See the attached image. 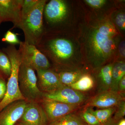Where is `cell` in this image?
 <instances>
[{"label":"cell","mask_w":125,"mask_h":125,"mask_svg":"<svg viewBox=\"0 0 125 125\" xmlns=\"http://www.w3.org/2000/svg\"><path fill=\"white\" fill-rule=\"evenodd\" d=\"M36 47L57 65L65 64L74 53L73 46L69 40L48 32L45 33Z\"/></svg>","instance_id":"1"},{"label":"cell","mask_w":125,"mask_h":125,"mask_svg":"<svg viewBox=\"0 0 125 125\" xmlns=\"http://www.w3.org/2000/svg\"><path fill=\"white\" fill-rule=\"evenodd\" d=\"M9 57L11 65V73L8 79L6 93L0 102V112L10 104L25 100L21 92L19 83V74L22 58L19 51L15 45H10L3 49Z\"/></svg>","instance_id":"2"},{"label":"cell","mask_w":125,"mask_h":125,"mask_svg":"<svg viewBox=\"0 0 125 125\" xmlns=\"http://www.w3.org/2000/svg\"><path fill=\"white\" fill-rule=\"evenodd\" d=\"M89 45L92 54L91 59L94 68H100L109 59L116 49V43L114 37L104 35L97 28L89 35Z\"/></svg>","instance_id":"3"},{"label":"cell","mask_w":125,"mask_h":125,"mask_svg":"<svg viewBox=\"0 0 125 125\" xmlns=\"http://www.w3.org/2000/svg\"><path fill=\"white\" fill-rule=\"evenodd\" d=\"M47 2L40 0L27 17L21 21L19 28L24 33L25 42L36 46L45 33L43 11Z\"/></svg>","instance_id":"4"},{"label":"cell","mask_w":125,"mask_h":125,"mask_svg":"<svg viewBox=\"0 0 125 125\" xmlns=\"http://www.w3.org/2000/svg\"><path fill=\"white\" fill-rule=\"evenodd\" d=\"M37 81L35 70L22 61L19 71V86L25 99L34 102L43 97V93L39 89Z\"/></svg>","instance_id":"5"},{"label":"cell","mask_w":125,"mask_h":125,"mask_svg":"<svg viewBox=\"0 0 125 125\" xmlns=\"http://www.w3.org/2000/svg\"><path fill=\"white\" fill-rule=\"evenodd\" d=\"M22 61L34 69H51V63L49 60L36 46L21 42L19 49Z\"/></svg>","instance_id":"6"},{"label":"cell","mask_w":125,"mask_h":125,"mask_svg":"<svg viewBox=\"0 0 125 125\" xmlns=\"http://www.w3.org/2000/svg\"><path fill=\"white\" fill-rule=\"evenodd\" d=\"M68 8L66 2L63 0H51L46 3L43 11L44 27L60 24L65 19Z\"/></svg>","instance_id":"7"},{"label":"cell","mask_w":125,"mask_h":125,"mask_svg":"<svg viewBox=\"0 0 125 125\" xmlns=\"http://www.w3.org/2000/svg\"><path fill=\"white\" fill-rule=\"evenodd\" d=\"M45 98L71 105L80 106L88 100L83 92L64 86L51 93H43Z\"/></svg>","instance_id":"8"},{"label":"cell","mask_w":125,"mask_h":125,"mask_svg":"<svg viewBox=\"0 0 125 125\" xmlns=\"http://www.w3.org/2000/svg\"><path fill=\"white\" fill-rule=\"evenodd\" d=\"M23 0H0V20L10 21L13 28H19L21 22V9Z\"/></svg>","instance_id":"9"},{"label":"cell","mask_w":125,"mask_h":125,"mask_svg":"<svg viewBox=\"0 0 125 125\" xmlns=\"http://www.w3.org/2000/svg\"><path fill=\"white\" fill-rule=\"evenodd\" d=\"M42 105L50 123L66 115L73 113L80 107V106L69 105L45 98L42 101Z\"/></svg>","instance_id":"10"},{"label":"cell","mask_w":125,"mask_h":125,"mask_svg":"<svg viewBox=\"0 0 125 125\" xmlns=\"http://www.w3.org/2000/svg\"><path fill=\"white\" fill-rule=\"evenodd\" d=\"M123 100H125V93L109 90L98 93L90 99L85 107H96L101 109L116 107Z\"/></svg>","instance_id":"11"},{"label":"cell","mask_w":125,"mask_h":125,"mask_svg":"<svg viewBox=\"0 0 125 125\" xmlns=\"http://www.w3.org/2000/svg\"><path fill=\"white\" fill-rule=\"evenodd\" d=\"M19 121L21 125H47L48 122L44 109L34 101L27 103Z\"/></svg>","instance_id":"12"},{"label":"cell","mask_w":125,"mask_h":125,"mask_svg":"<svg viewBox=\"0 0 125 125\" xmlns=\"http://www.w3.org/2000/svg\"><path fill=\"white\" fill-rule=\"evenodd\" d=\"M28 103L25 100L14 102L0 112V125H14L20 119Z\"/></svg>","instance_id":"13"},{"label":"cell","mask_w":125,"mask_h":125,"mask_svg":"<svg viewBox=\"0 0 125 125\" xmlns=\"http://www.w3.org/2000/svg\"><path fill=\"white\" fill-rule=\"evenodd\" d=\"M37 81L43 93H51L64 87L60 81L58 74L51 69L37 71Z\"/></svg>","instance_id":"14"},{"label":"cell","mask_w":125,"mask_h":125,"mask_svg":"<svg viewBox=\"0 0 125 125\" xmlns=\"http://www.w3.org/2000/svg\"><path fill=\"white\" fill-rule=\"evenodd\" d=\"M113 63H109L100 67L97 76L98 93L111 90Z\"/></svg>","instance_id":"15"},{"label":"cell","mask_w":125,"mask_h":125,"mask_svg":"<svg viewBox=\"0 0 125 125\" xmlns=\"http://www.w3.org/2000/svg\"><path fill=\"white\" fill-rule=\"evenodd\" d=\"M125 76V63L121 61L113 64L112 72V81L111 90L118 92L119 82Z\"/></svg>","instance_id":"16"},{"label":"cell","mask_w":125,"mask_h":125,"mask_svg":"<svg viewBox=\"0 0 125 125\" xmlns=\"http://www.w3.org/2000/svg\"><path fill=\"white\" fill-rule=\"evenodd\" d=\"M94 84L95 82L93 77L88 74H84L69 87L79 92H84L93 89Z\"/></svg>","instance_id":"17"},{"label":"cell","mask_w":125,"mask_h":125,"mask_svg":"<svg viewBox=\"0 0 125 125\" xmlns=\"http://www.w3.org/2000/svg\"><path fill=\"white\" fill-rule=\"evenodd\" d=\"M58 74L62 84L68 87L76 82L83 74L80 70L62 71Z\"/></svg>","instance_id":"18"},{"label":"cell","mask_w":125,"mask_h":125,"mask_svg":"<svg viewBox=\"0 0 125 125\" xmlns=\"http://www.w3.org/2000/svg\"><path fill=\"white\" fill-rule=\"evenodd\" d=\"M80 116L71 113L66 115L50 125H87Z\"/></svg>","instance_id":"19"},{"label":"cell","mask_w":125,"mask_h":125,"mask_svg":"<svg viewBox=\"0 0 125 125\" xmlns=\"http://www.w3.org/2000/svg\"><path fill=\"white\" fill-rule=\"evenodd\" d=\"M92 114L95 116L101 125L106 123L112 117L116 109V107L98 109L94 111L91 107H86Z\"/></svg>","instance_id":"20"},{"label":"cell","mask_w":125,"mask_h":125,"mask_svg":"<svg viewBox=\"0 0 125 125\" xmlns=\"http://www.w3.org/2000/svg\"><path fill=\"white\" fill-rule=\"evenodd\" d=\"M11 65L9 57L3 51L0 50V71L6 76L10 77Z\"/></svg>","instance_id":"21"},{"label":"cell","mask_w":125,"mask_h":125,"mask_svg":"<svg viewBox=\"0 0 125 125\" xmlns=\"http://www.w3.org/2000/svg\"><path fill=\"white\" fill-rule=\"evenodd\" d=\"M40 0H23L21 9V21L27 17Z\"/></svg>","instance_id":"22"},{"label":"cell","mask_w":125,"mask_h":125,"mask_svg":"<svg viewBox=\"0 0 125 125\" xmlns=\"http://www.w3.org/2000/svg\"><path fill=\"white\" fill-rule=\"evenodd\" d=\"M96 28L99 32L110 37H114L118 34L115 28L110 23L102 24Z\"/></svg>","instance_id":"23"},{"label":"cell","mask_w":125,"mask_h":125,"mask_svg":"<svg viewBox=\"0 0 125 125\" xmlns=\"http://www.w3.org/2000/svg\"><path fill=\"white\" fill-rule=\"evenodd\" d=\"M80 116L88 125H102L98 119L87 108L81 114Z\"/></svg>","instance_id":"24"},{"label":"cell","mask_w":125,"mask_h":125,"mask_svg":"<svg viewBox=\"0 0 125 125\" xmlns=\"http://www.w3.org/2000/svg\"><path fill=\"white\" fill-rule=\"evenodd\" d=\"M17 34L10 30H8L5 34L4 37L2 38V41L8 43L10 45H20L21 42L18 39Z\"/></svg>","instance_id":"25"},{"label":"cell","mask_w":125,"mask_h":125,"mask_svg":"<svg viewBox=\"0 0 125 125\" xmlns=\"http://www.w3.org/2000/svg\"><path fill=\"white\" fill-rule=\"evenodd\" d=\"M114 117H113L114 120L117 122L124 118L125 115V101H122L116 107Z\"/></svg>","instance_id":"26"},{"label":"cell","mask_w":125,"mask_h":125,"mask_svg":"<svg viewBox=\"0 0 125 125\" xmlns=\"http://www.w3.org/2000/svg\"><path fill=\"white\" fill-rule=\"evenodd\" d=\"M115 22L117 27L122 30L125 29V15L123 12H120L116 15Z\"/></svg>","instance_id":"27"},{"label":"cell","mask_w":125,"mask_h":125,"mask_svg":"<svg viewBox=\"0 0 125 125\" xmlns=\"http://www.w3.org/2000/svg\"><path fill=\"white\" fill-rule=\"evenodd\" d=\"M84 1L92 8L98 9L105 4L107 1L105 0H85Z\"/></svg>","instance_id":"28"},{"label":"cell","mask_w":125,"mask_h":125,"mask_svg":"<svg viewBox=\"0 0 125 125\" xmlns=\"http://www.w3.org/2000/svg\"><path fill=\"white\" fill-rule=\"evenodd\" d=\"M7 85L4 79L0 78V99H2L6 93Z\"/></svg>","instance_id":"29"},{"label":"cell","mask_w":125,"mask_h":125,"mask_svg":"<svg viewBox=\"0 0 125 125\" xmlns=\"http://www.w3.org/2000/svg\"><path fill=\"white\" fill-rule=\"evenodd\" d=\"M125 76L120 81L118 86V92L120 93H125Z\"/></svg>","instance_id":"30"},{"label":"cell","mask_w":125,"mask_h":125,"mask_svg":"<svg viewBox=\"0 0 125 125\" xmlns=\"http://www.w3.org/2000/svg\"><path fill=\"white\" fill-rule=\"evenodd\" d=\"M125 41H123L119 44L118 46V51L121 57L125 58Z\"/></svg>","instance_id":"31"},{"label":"cell","mask_w":125,"mask_h":125,"mask_svg":"<svg viewBox=\"0 0 125 125\" xmlns=\"http://www.w3.org/2000/svg\"><path fill=\"white\" fill-rule=\"evenodd\" d=\"M102 125H117V122L114 121L113 117H111L106 123Z\"/></svg>","instance_id":"32"},{"label":"cell","mask_w":125,"mask_h":125,"mask_svg":"<svg viewBox=\"0 0 125 125\" xmlns=\"http://www.w3.org/2000/svg\"><path fill=\"white\" fill-rule=\"evenodd\" d=\"M117 125H125V119L124 118L121 119L117 122Z\"/></svg>","instance_id":"33"},{"label":"cell","mask_w":125,"mask_h":125,"mask_svg":"<svg viewBox=\"0 0 125 125\" xmlns=\"http://www.w3.org/2000/svg\"><path fill=\"white\" fill-rule=\"evenodd\" d=\"M1 22H1V21L0 20V24L1 23Z\"/></svg>","instance_id":"34"},{"label":"cell","mask_w":125,"mask_h":125,"mask_svg":"<svg viewBox=\"0 0 125 125\" xmlns=\"http://www.w3.org/2000/svg\"><path fill=\"white\" fill-rule=\"evenodd\" d=\"M20 125V124H18V125Z\"/></svg>","instance_id":"35"},{"label":"cell","mask_w":125,"mask_h":125,"mask_svg":"<svg viewBox=\"0 0 125 125\" xmlns=\"http://www.w3.org/2000/svg\"></svg>","instance_id":"36"}]
</instances>
